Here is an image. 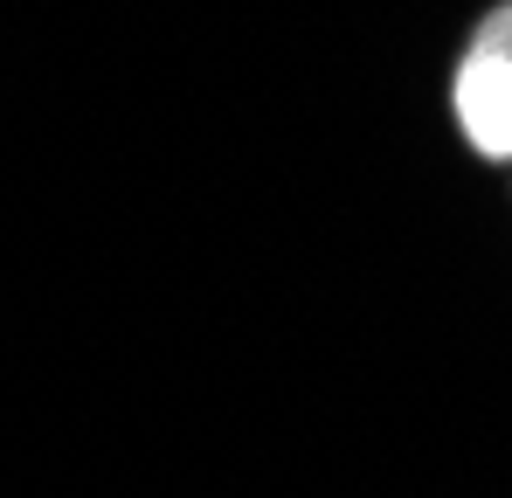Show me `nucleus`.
Returning a JSON list of instances; mask_svg holds the SVG:
<instances>
[{
    "mask_svg": "<svg viewBox=\"0 0 512 498\" xmlns=\"http://www.w3.org/2000/svg\"><path fill=\"white\" fill-rule=\"evenodd\" d=\"M457 125L485 160H512V56L471 49L457 70Z\"/></svg>",
    "mask_w": 512,
    "mask_h": 498,
    "instance_id": "1",
    "label": "nucleus"
},
{
    "mask_svg": "<svg viewBox=\"0 0 512 498\" xmlns=\"http://www.w3.org/2000/svg\"><path fill=\"white\" fill-rule=\"evenodd\" d=\"M478 49H492V56H512V0H506V7H492V14L478 21Z\"/></svg>",
    "mask_w": 512,
    "mask_h": 498,
    "instance_id": "2",
    "label": "nucleus"
}]
</instances>
